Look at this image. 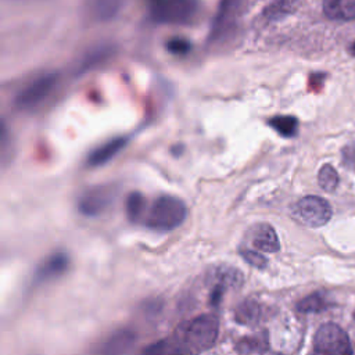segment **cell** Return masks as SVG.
Returning <instances> with one entry per match:
<instances>
[{
    "mask_svg": "<svg viewBox=\"0 0 355 355\" xmlns=\"http://www.w3.org/2000/svg\"><path fill=\"white\" fill-rule=\"evenodd\" d=\"M327 300L320 293H313L304 300H301L297 305L300 312H319L327 306Z\"/></svg>",
    "mask_w": 355,
    "mask_h": 355,
    "instance_id": "17",
    "label": "cell"
},
{
    "mask_svg": "<svg viewBox=\"0 0 355 355\" xmlns=\"http://www.w3.org/2000/svg\"><path fill=\"white\" fill-rule=\"evenodd\" d=\"M58 82L55 72H47L29 82L15 97V107L21 111H31L39 107L54 90Z\"/></svg>",
    "mask_w": 355,
    "mask_h": 355,
    "instance_id": "3",
    "label": "cell"
},
{
    "mask_svg": "<svg viewBox=\"0 0 355 355\" xmlns=\"http://www.w3.org/2000/svg\"><path fill=\"white\" fill-rule=\"evenodd\" d=\"M269 126L273 128L279 135L291 137L298 130V121L291 115H276L268 121Z\"/></svg>",
    "mask_w": 355,
    "mask_h": 355,
    "instance_id": "14",
    "label": "cell"
},
{
    "mask_svg": "<svg viewBox=\"0 0 355 355\" xmlns=\"http://www.w3.org/2000/svg\"><path fill=\"white\" fill-rule=\"evenodd\" d=\"M144 209V198L140 193H132L126 201V214L130 220L139 219Z\"/></svg>",
    "mask_w": 355,
    "mask_h": 355,
    "instance_id": "20",
    "label": "cell"
},
{
    "mask_svg": "<svg viewBox=\"0 0 355 355\" xmlns=\"http://www.w3.org/2000/svg\"><path fill=\"white\" fill-rule=\"evenodd\" d=\"M323 12L336 21L355 19V0H323Z\"/></svg>",
    "mask_w": 355,
    "mask_h": 355,
    "instance_id": "12",
    "label": "cell"
},
{
    "mask_svg": "<svg viewBox=\"0 0 355 355\" xmlns=\"http://www.w3.org/2000/svg\"><path fill=\"white\" fill-rule=\"evenodd\" d=\"M241 8V0H223L214 24V37L226 35L233 26Z\"/></svg>",
    "mask_w": 355,
    "mask_h": 355,
    "instance_id": "8",
    "label": "cell"
},
{
    "mask_svg": "<svg viewBox=\"0 0 355 355\" xmlns=\"http://www.w3.org/2000/svg\"><path fill=\"white\" fill-rule=\"evenodd\" d=\"M219 323L218 319L211 315H200L189 322H186L176 331V343L166 344L165 341L157 343L147 348L150 354H164V352H198L205 351L214 345L218 338Z\"/></svg>",
    "mask_w": 355,
    "mask_h": 355,
    "instance_id": "1",
    "label": "cell"
},
{
    "mask_svg": "<svg viewBox=\"0 0 355 355\" xmlns=\"http://www.w3.org/2000/svg\"><path fill=\"white\" fill-rule=\"evenodd\" d=\"M112 193L108 187H94L79 200V211L85 215H97L111 202Z\"/></svg>",
    "mask_w": 355,
    "mask_h": 355,
    "instance_id": "7",
    "label": "cell"
},
{
    "mask_svg": "<svg viewBox=\"0 0 355 355\" xmlns=\"http://www.w3.org/2000/svg\"><path fill=\"white\" fill-rule=\"evenodd\" d=\"M251 244L255 250L263 252H276L279 250V239L275 229L268 223H259L254 226L251 234Z\"/></svg>",
    "mask_w": 355,
    "mask_h": 355,
    "instance_id": "10",
    "label": "cell"
},
{
    "mask_svg": "<svg viewBox=\"0 0 355 355\" xmlns=\"http://www.w3.org/2000/svg\"><path fill=\"white\" fill-rule=\"evenodd\" d=\"M261 308L255 301H245L236 309V320L243 324H254L261 318Z\"/></svg>",
    "mask_w": 355,
    "mask_h": 355,
    "instance_id": "16",
    "label": "cell"
},
{
    "mask_svg": "<svg viewBox=\"0 0 355 355\" xmlns=\"http://www.w3.org/2000/svg\"><path fill=\"white\" fill-rule=\"evenodd\" d=\"M125 144H126L125 137H116V139H112V140L107 141L105 144L96 148L89 155L87 165L89 166H100V165L108 162L111 158H114L125 147Z\"/></svg>",
    "mask_w": 355,
    "mask_h": 355,
    "instance_id": "13",
    "label": "cell"
},
{
    "mask_svg": "<svg viewBox=\"0 0 355 355\" xmlns=\"http://www.w3.org/2000/svg\"><path fill=\"white\" fill-rule=\"evenodd\" d=\"M330 204L318 196H308L301 198L293 208L294 216L309 227H319L329 222L331 218Z\"/></svg>",
    "mask_w": 355,
    "mask_h": 355,
    "instance_id": "5",
    "label": "cell"
},
{
    "mask_svg": "<svg viewBox=\"0 0 355 355\" xmlns=\"http://www.w3.org/2000/svg\"><path fill=\"white\" fill-rule=\"evenodd\" d=\"M351 53L355 55V43L352 44V47H351Z\"/></svg>",
    "mask_w": 355,
    "mask_h": 355,
    "instance_id": "23",
    "label": "cell"
},
{
    "mask_svg": "<svg viewBox=\"0 0 355 355\" xmlns=\"http://www.w3.org/2000/svg\"><path fill=\"white\" fill-rule=\"evenodd\" d=\"M313 349L318 354H352V347L347 333L334 323L323 324L313 338Z\"/></svg>",
    "mask_w": 355,
    "mask_h": 355,
    "instance_id": "4",
    "label": "cell"
},
{
    "mask_svg": "<svg viewBox=\"0 0 355 355\" xmlns=\"http://www.w3.org/2000/svg\"><path fill=\"white\" fill-rule=\"evenodd\" d=\"M133 334L129 331H121L112 336L103 347V352L105 354H119L125 352L133 344Z\"/></svg>",
    "mask_w": 355,
    "mask_h": 355,
    "instance_id": "15",
    "label": "cell"
},
{
    "mask_svg": "<svg viewBox=\"0 0 355 355\" xmlns=\"http://www.w3.org/2000/svg\"><path fill=\"white\" fill-rule=\"evenodd\" d=\"M123 0H86V11L96 22H108L114 19L121 8Z\"/></svg>",
    "mask_w": 355,
    "mask_h": 355,
    "instance_id": "9",
    "label": "cell"
},
{
    "mask_svg": "<svg viewBox=\"0 0 355 355\" xmlns=\"http://www.w3.org/2000/svg\"><path fill=\"white\" fill-rule=\"evenodd\" d=\"M268 348L266 345V340L265 337H250V338H244L237 345V351L239 352H263Z\"/></svg>",
    "mask_w": 355,
    "mask_h": 355,
    "instance_id": "19",
    "label": "cell"
},
{
    "mask_svg": "<svg viewBox=\"0 0 355 355\" xmlns=\"http://www.w3.org/2000/svg\"><path fill=\"white\" fill-rule=\"evenodd\" d=\"M68 265H69V259L65 254H61V252L53 254L39 266L35 277L39 283L55 279L67 270Z\"/></svg>",
    "mask_w": 355,
    "mask_h": 355,
    "instance_id": "11",
    "label": "cell"
},
{
    "mask_svg": "<svg viewBox=\"0 0 355 355\" xmlns=\"http://www.w3.org/2000/svg\"><path fill=\"white\" fill-rule=\"evenodd\" d=\"M318 183L324 191H333L338 184V173L331 165H323L318 173Z\"/></svg>",
    "mask_w": 355,
    "mask_h": 355,
    "instance_id": "18",
    "label": "cell"
},
{
    "mask_svg": "<svg viewBox=\"0 0 355 355\" xmlns=\"http://www.w3.org/2000/svg\"><path fill=\"white\" fill-rule=\"evenodd\" d=\"M240 254H241V257H243L250 265H252V266H255V268H263V266L266 265V258H265L263 255H261V254H259L258 251H255V250H251V248L244 247V248L240 250Z\"/></svg>",
    "mask_w": 355,
    "mask_h": 355,
    "instance_id": "21",
    "label": "cell"
},
{
    "mask_svg": "<svg viewBox=\"0 0 355 355\" xmlns=\"http://www.w3.org/2000/svg\"><path fill=\"white\" fill-rule=\"evenodd\" d=\"M6 126H4V123L0 121V140H4V137H6Z\"/></svg>",
    "mask_w": 355,
    "mask_h": 355,
    "instance_id": "22",
    "label": "cell"
},
{
    "mask_svg": "<svg viewBox=\"0 0 355 355\" xmlns=\"http://www.w3.org/2000/svg\"><path fill=\"white\" fill-rule=\"evenodd\" d=\"M187 216L186 204L175 196H159L151 204L146 225L155 232H171L178 229Z\"/></svg>",
    "mask_w": 355,
    "mask_h": 355,
    "instance_id": "2",
    "label": "cell"
},
{
    "mask_svg": "<svg viewBox=\"0 0 355 355\" xmlns=\"http://www.w3.org/2000/svg\"><path fill=\"white\" fill-rule=\"evenodd\" d=\"M194 12V0H154L151 4V17L161 24H183Z\"/></svg>",
    "mask_w": 355,
    "mask_h": 355,
    "instance_id": "6",
    "label": "cell"
}]
</instances>
